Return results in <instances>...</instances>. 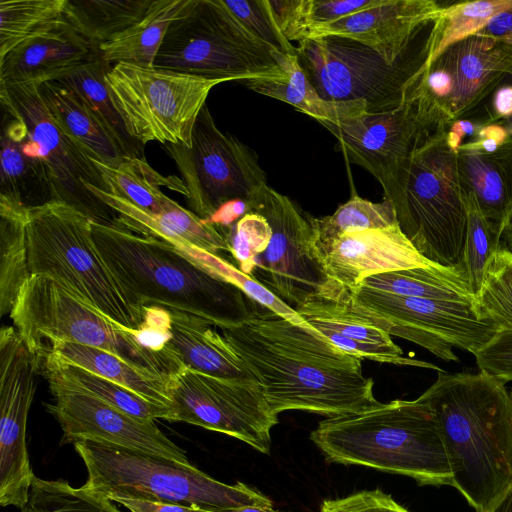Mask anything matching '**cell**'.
Wrapping results in <instances>:
<instances>
[{
	"label": "cell",
	"mask_w": 512,
	"mask_h": 512,
	"mask_svg": "<svg viewBox=\"0 0 512 512\" xmlns=\"http://www.w3.org/2000/svg\"><path fill=\"white\" fill-rule=\"evenodd\" d=\"M220 330L276 414L300 410L329 418L380 404L373 379L362 371V360L307 323H295L260 306L244 321Z\"/></svg>",
	"instance_id": "obj_1"
},
{
	"label": "cell",
	"mask_w": 512,
	"mask_h": 512,
	"mask_svg": "<svg viewBox=\"0 0 512 512\" xmlns=\"http://www.w3.org/2000/svg\"><path fill=\"white\" fill-rule=\"evenodd\" d=\"M432 408L455 487L476 512L512 487V402L505 383L485 373L438 372L420 395Z\"/></svg>",
	"instance_id": "obj_2"
},
{
	"label": "cell",
	"mask_w": 512,
	"mask_h": 512,
	"mask_svg": "<svg viewBox=\"0 0 512 512\" xmlns=\"http://www.w3.org/2000/svg\"><path fill=\"white\" fill-rule=\"evenodd\" d=\"M94 242L130 301L201 317L215 327L247 319L260 306L160 239L91 220Z\"/></svg>",
	"instance_id": "obj_3"
},
{
	"label": "cell",
	"mask_w": 512,
	"mask_h": 512,
	"mask_svg": "<svg viewBox=\"0 0 512 512\" xmlns=\"http://www.w3.org/2000/svg\"><path fill=\"white\" fill-rule=\"evenodd\" d=\"M309 438L327 463L408 476L421 486H452V470L436 416L421 396L326 418Z\"/></svg>",
	"instance_id": "obj_4"
},
{
	"label": "cell",
	"mask_w": 512,
	"mask_h": 512,
	"mask_svg": "<svg viewBox=\"0 0 512 512\" xmlns=\"http://www.w3.org/2000/svg\"><path fill=\"white\" fill-rule=\"evenodd\" d=\"M30 275L52 278L76 298L126 330L143 323L134 305L102 258L91 219L74 207L50 201L27 210Z\"/></svg>",
	"instance_id": "obj_5"
},
{
	"label": "cell",
	"mask_w": 512,
	"mask_h": 512,
	"mask_svg": "<svg viewBox=\"0 0 512 512\" xmlns=\"http://www.w3.org/2000/svg\"><path fill=\"white\" fill-rule=\"evenodd\" d=\"M456 151L447 127L430 132L413 152L389 202L400 230L420 255L462 270L467 207Z\"/></svg>",
	"instance_id": "obj_6"
},
{
	"label": "cell",
	"mask_w": 512,
	"mask_h": 512,
	"mask_svg": "<svg viewBox=\"0 0 512 512\" xmlns=\"http://www.w3.org/2000/svg\"><path fill=\"white\" fill-rule=\"evenodd\" d=\"M74 447L88 472L83 487L114 501L119 497L167 501L221 512L272 506L269 497L242 482L222 483L192 464L94 441Z\"/></svg>",
	"instance_id": "obj_7"
},
{
	"label": "cell",
	"mask_w": 512,
	"mask_h": 512,
	"mask_svg": "<svg viewBox=\"0 0 512 512\" xmlns=\"http://www.w3.org/2000/svg\"><path fill=\"white\" fill-rule=\"evenodd\" d=\"M10 318L37 361L51 343L64 341L105 350L167 382L186 367L173 346L164 352L146 349L132 330L111 322L46 276L30 275Z\"/></svg>",
	"instance_id": "obj_8"
},
{
	"label": "cell",
	"mask_w": 512,
	"mask_h": 512,
	"mask_svg": "<svg viewBox=\"0 0 512 512\" xmlns=\"http://www.w3.org/2000/svg\"><path fill=\"white\" fill-rule=\"evenodd\" d=\"M281 55L248 32L222 0H190L169 26L153 67L222 82L271 80L285 75Z\"/></svg>",
	"instance_id": "obj_9"
},
{
	"label": "cell",
	"mask_w": 512,
	"mask_h": 512,
	"mask_svg": "<svg viewBox=\"0 0 512 512\" xmlns=\"http://www.w3.org/2000/svg\"><path fill=\"white\" fill-rule=\"evenodd\" d=\"M427 41L428 36L420 48L414 47L395 63L356 41L336 36L303 40L296 46V55L323 99L361 100L368 113H383L406 100L427 61Z\"/></svg>",
	"instance_id": "obj_10"
},
{
	"label": "cell",
	"mask_w": 512,
	"mask_h": 512,
	"mask_svg": "<svg viewBox=\"0 0 512 512\" xmlns=\"http://www.w3.org/2000/svg\"><path fill=\"white\" fill-rule=\"evenodd\" d=\"M105 82L126 131L134 140L143 146L158 141L187 147L209 92L222 83L124 62L111 65Z\"/></svg>",
	"instance_id": "obj_11"
},
{
	"label": "cell",
	"mask_w": 512,
	"mask_h": 512,
	"mask_svg": "<svg viewBox=\"0 0 512 512\" xmlns=\"http://www.w3.org/2000/svg\"><path fill=\"white\" fill-rule=\"evenodd\" d=\"M39 83L0 84L2 107L22 124L21 144L28 156L46 169L53 201L64 202L92 221L118 227V217L85 186L108 191L92 158L51 116L40 93Z\"/></svg>",
	"instance_id": "obj_12"
},
{
	"label": "cell",
	"mask_w": 512,
	"mask_h": 512,
	"mask_svg": "<svg viewBox=\"0 0 512 512\" xmlns=\"http://www.w3.org/2000/svg\"><path fill=\"white\" fill-rule=\"evenodd\" d=\"M334 296L389 335L414 342L445 361H458L453 346L474 355L498 331L473 303L404 297L363 287L335 288Z\"/></svg>",
	"instance_id": "obj_13"
},
{
	"label": "cell",
	"mask_w": 512,
	"mask_h": 512,
	"mask_svg": "<svg viewBox=\"0 0 512 512\" xmlns=\"http://www.w3.org/2000/svg\"><path fill=\"white\" fill-rule=\"evenodd\" d=\"M512 73V44L472 35L425 64L409 96L432 129L465 117Z\"/></svg>",
	"instance_id": "obj_14"
},
{
	"label": "cell",
	"mask_w": 512,
	"mask_h": 512,
	"mask_svg": "<svg viewBox=\"0 0 512 512\" xmlns=\"http://www.w3.org/2000/svg\"><path fill=\"white\" fill-rule=\"evenodd\" d=\"M164 146L182 176L191 211L201 219L210 218L227 202H247L267 185L255 153L217 127L207 104L196 120L189 147Z\"/></svg>",
	"instance_id": "obj_15"
},
{
	"label": "cell",
	"mask_w": 512,
	"mask_h": 512,
	"mask_svg": "<svg viewBox=\"0 0 512 512\" xmlns=\"http://www.w3.org/2000/svg\"><path fill=\"white\" fill-rule=\"evenodd\" d=\"M171 422H186L232 436L270 454L278 414L259 383L220 379L185 367L168 382Z\"/></svg>",
	"instance_id": "obj_16"
},
{
	"label": "cell",
	"mask_w": 512,
	"mask_h": 512,
	"mask_svg": "<svg viewBox=\"0 0 512 512\" xmlns=\"http://www.w3.org/2000/svg\"><path fill=\"white\" fill-rule=\"evenodd\" d=\"M247 204L249 212L265 217L272 230L266 251L255 260L252 276L293 307L319 294L327 278L314 256L311 217L268 184Z\"/></svg>",
	"instance_id": "obj_17"
},
{
	"label": "cell",
	"mask_w": 512,
	"mask_h": 512,
	"mask_svg": "<svg viewBox=\"0 0 512 512\" xmlns=\"http://www.w3.org/2000/svg\"><path fill=\"white\" fill-rule=\"evenodd\" d=\"M321 124L336 137L350 163L363 167L377 179L388 201L394 197L413 152L433 131L410 96L391 111Z\"/></svg>",
	"instance_id": "obj_18"
},
{
	"label": "cell",
	"mask_w": 512,
	"mask_h": 512,
	"mask_svg": "<svg viewBox=\"0 0 512 512\" xmlns=\"http://www.w3.org/2000/svg\"><path fill=\"white\" fill-rule=\"evenodd\" d=\"M54 402L46 408L59 422L61 444L94 441L191 464L186 452L154 424L143 422L102 400L47 379Z\"/></svg>",
	"instance_id": "obj_19"
},
{
	"label": "cell",
	"mask_w": 512,
	"mask_h": 512,
	"mask_svg": "<svg viewBox=\"0 0 512 512\" xmlns=\"http://www.w3.org/2000/svg\"><path fill=\"white\" fill-rule=\"evenodd\" d=\"M313 252L327 282L346 291L374 275L433 264L420 255L398 224L346 234Z\"/></svg>",
	"instance_id": "obj_20"
},
{
	"label": "cell",
	"mask_w": 512,
	"mask_h": 512,
	"mask_svg": "<svg viewBox=\"0 0 512 512\" xmlns=\"http://www.w3.org/2000/svg\"><path fill=\"white\" fill-rule=\"evenodd\" d=\"M441 7L434 0H383L377 6L317 29L310 39H350L395 63L415 47L418 36L437 19Z\"/></svg>",
	"instance_id": "obj_21"
},
{
	"label": "cell",
	"mask_w": 512,
	"mask_h": 512,
	"mask_svg": "<svg viewBox=\"0 0 512 512\" xmlns=\"http://www.w3.org/2000/svg\"><path fill=\"white\" fill-rule=\"evenodd\" d=\"M293 308L307 324L351 356L441 371L433 364L405 357L391 335L352 311L338 296L315 294Z\"/></svg>",
	"instance_id": "obj_22"
},
{
	"label": "cell",
	"mask_w": 512,
	"mask_h": 512,
	"mask_svg": "<svg viewBox=\"0 0 512 512\" xmlns=\"http://www.w3.org/2000/svg\"><path fill=\"white\" fill-rule=\"evenodd\" d=\"M96 51V47L67 23L25 41L0 59V84H42L59 79Z\"/></svg>",
	"instance_id": "obj_23"
},
{
	"label": "cell",
	"mask_w": 512,
	"mask_h": 512,
	"mask_svg": "<svg viewBox=\"0 0 512 512\" xmlns=\"http://www.w3.org/2000/svg\"><path fill=\"white\" fill-rule=\"evenodd\" d=\"M85 186L116 213L119 228L167 243H185L213 254L231 253L226 237L217 227L178 203L162 213L152 214L105 190L90 184Z\"/></svg>",
	"instance_id": "obj_24"
},
{
	"label": "cell",
	"mask_w": 512,
	"mask_h": 512,
	"mask_svg": "<svg viewBox=\"0 0 512 512\" xmlns=\"http://www.w3.org/2000/svg\"><path fill=\"white\" fill-rule=\"evenodd\" d=\"M456 164L462 191L475 197L484 217L501 235L512 215V138L493 152L460 145Z\"/></svg>",
	"instance_id": "obj_25"
},
{
	"label": "cell",
	"mask_w": 512,
	"mask_h": 512,
	"mask_svg": "<svg viewBox=\"0 0 512 512\" xmlns=\"http://www.w3.org/2000/svg\"><path fill=\"white\" fill-rule=\"evenodd\" d=\"M170 313V342L187 368L220 379L258 383L214 325L185 312Z\"/></svg>",
	"instance_id": "obj_26"
},
{
	"label": "cell",
	"mask_w": 512,
	"mask_h": 512,
	"mask_svg": "<svg viewBox=\"0 0 512 512\" xmlns=\"http://www.w3.org/2000/svg\"><path fill=\"white\" fill-rule=\"evenodd\" d=\"M40 93L56 124L91 158L116 165L127 156L85 100L68 84L50 80L40 85Z\"/></svg>",
	"instance_id": "obj_27"
},
{
	"label": "cell",
	"mask_w": 512,
	"mask_h": 512,
	"mask_svg": "<svg viewBox=\"0 0 512 512\" xmlns=\"http://www.w3.org/2000/svg\"><path fill=\"white\" fill-rule=\"evenodd\" d=\"M285 75L279 79H253L242 82L248 89L283 101L320 123L338 124L367 112L365 101L335 102L323 99L307 78L297 55L282 54Z\"/></svg>",
	"instance_id": "obj_28"
},
{
	"label": "cell",
	"mask_w": 512,
	"mask_h": 512,
	"mask_svg": "<svg viewBox=\"0 0 512 512\" xmlns=\"http://www.w3.org/2000/svg\"><path fill=\"white\" fill-rule=\"evenodd\" d=\"M1 131L0 197L27 208L53 201L44 164L25 154L22 149L21 122L8 111L4 112Z\"/></svg>",
	"instance_id": "obj_29"
},
{
	"label": "cell",
	"mask_w": 512,
	"mask_h": 512,
	"mask_svg": "<svg viewBox=\"0 0 512 512\" xmlns=\"http://www.w3.org/2000/svg\"><path fill=\"white\" fill-rule=\"evenodd\" d=\"M73 364L130 389L141 397L171 408L168 382L144 372L105 350L82 344L56 341L39 356Z\"/></svg>",
	"instance_id": "obj_30"
},
{
	"label": "cell",
	"mask_w": 512,
	"mask_h": 512,
	"mask_svg": "<svg viewBox=\"0 0 512 512\" xmlns=\"http://www.w3.org/2000/svg\"><path fill=\"white\" fill-rule=\"evenodd\" d=\"M190 0H153L144 17L97 47L108 64L119 62L153 67L171 23L187 8Z\"/></svg>",
	"instance_id": "obj_31"
},
{
	"label": "cell",
	"mask_w": 512,
	"mask_h": 512,
	"mask_svg": "<svg viewBox=\"0 0 512 512\" xmlns=\"http://www.w3.org/2000/svg\"><path fill=\"white\" fill-rule=\"evenodd\" d=\"M92 161L107 186V192L148 213L159 214L177 204L162 192L161 187L188 196L182 179L162 176L145 159L126 156L116 165L93 158Z\"/></svg>",
	"instance_id": "obj_32"
},
{
	"label": "cell",
	"mask_w": 512,
	"mask_h": 512,
	"mask_svg": "<svg viewBox=\"0 0 512 512\" xmlns=\"http://www.w3.org/2000/svg\"><path fill=\"white\" fill-rule=\"evenodd\" d=\"M358 287L404 297L476 302L462 270L434 263L374 275Z\"/></svg>",
	"instance_id": "obj_33"
},
{
	"label": "cell",
	"mask_w": 512,
	"mask_h": 512,
	"mask_svg": "<svg viewBox=\"0 0 512 512\" xmlns=\"http://www.w3.org/2000/svg\"><path fill=\"white\" fill-rule=\"evenodd\" d=\"M47 379H54L66 386L82 391L125 412L143 422L165 419L170 421L169 406L151 402L130 389L98 376L73 364L58 361L49 356L40 360L39 367Z\"/></svg>",
	"instance_id": "obj_34"
},
{
	"label": "cell",
	"mask_w": 512,
	"mask_h": 512,
	"mask_svg": "<svg viewBox=\"0 0 512 512\" xmlns=\"http://www.w3.org/2000/svg\"><path fill=\"white\" fill-rule=\"evenodd\" d=\"M27 210L0 197V315L10 314L30 277L27 250Z\"/></svg>",
	"instance_id": "obj_35"
},
{
	"label": "cell",
	"mask_w": 512,
	"mask_h": 512,
	"mask_svg": "<svg viewBox=\"0 0 512 512\" xmlns=\"http://www.w3.org/2000/svg\"><path fill=\"white\" fill-rule=\"evenodd\" d=\"M110 67L111 65L101 58L97 49L91 58L68 71L59 80L68 84L85 100L96 118L118 142L127 156L145 159L144 146L127 133L112 103L105 82V74Z\"/></svg>",
	"instance_id": "obj_36"
},
{
	"label": "cell",
	"mask_w": 512,
	"mask_h": 512,
	"mask_svg": "<svg viewBox=\"0 0 512 512\" xmlns=\"http://www.w3.org/2000/svg\"><path fill=\"white\" fill-rule=\"evenodd\" d=\"M153 0H67L70 25L94 47L141 20Z\"/></svg>",
	"instance_id": "obj_37"
},
{
	"label": "cell",
	"mask_w": 512,
	"mask_h": 512,
	"mask_svg": "<svg viewBox=\"0 0 512 512\" xmlns=\"http://www.w3.org/2000/svg\"><path fill=\"white\" fill-rule=\"evenodd\" d=\"M67 0H1L0 59L20 44L67 23Z\"/></svg>",
	"instance_id": "obj_38"
},
{
	"label": "cell",
	"mask_w": 512,
	"mask_h": 512,
	"mask_svg": "<svg viewBox=\"0 0 512 512\" xmlns=\"http://www.w3.org/2000/svg\"><path fill=\"white\" fill-rule=\"evenodd\" d=\"M510 7L512 0L461 1L442 6L429 31L425 64L451 44L477 34L491 18Z\"/></svg>",
	"instance_id": "obj_39"
},
{
	"label": "cell",
	"mask_w": 512,
	"mask_h": 512,
	"mask_svg": "<svg viewBox=\"0 0 512 512\" xmlns=\"http://www.w3.org/2000/svg\"><path fill=\"white\" fill-rule=\"evenodd\" d=\"M311 224L314 231L313 248H318L346 234L386 228L398 223L388 200L374 203L353 193L332 215L311 217Z\"/></svg>",
	"instance_id": "obj_40"
},
{
	"label": "cell",
	"mask_w": 512,
	"mask_h": 512,
	"mask_svg": "<svg viewBox=\"0 0 512 512\" xmlns=\"http://www.w3.org/2000/svg\"><path fill=\"white\" fill-rule=\"evenodd\" d=\"M170 244L213 276L240 289L250 300L259 306L295 323H306L292 306L285 303L253 276L242 272L218 254H213L185 243L175 242Z\"/></svg>",
	"instance_id": "obj_41"
},
{
	"label": "cell",
	"mask_w": 512,
	"mask_h": 512,
	"mask_svg": "<svg viewBox=\"0 0 512 512\" xmlns=\"http://www.w3.org/2000/svg\"><path fill=\"white\" fill-rule=\"evenodd\" d=\"M463 194L467 207V235L462 270L476 299L500 248L501 235L484 217L475 197L471 193Z\"/></svg>",
	"instance_id": "obj_42"
},
{
	"label": "cell",
	"mask_w": 512,
	"mask_h": 512,
	"mask_svg": "<svg viewBox=\"0 0 512 512\" xmlns=\"http://www.w3.org/2000/svg\"><path fill=\"white\" fill-rule=\"evenodd\" d=\"M21 512H121L104 495L72 487L67 481L34 477L29 501Z\"/></svg>",
	"instance_id": "obj_43"
},
{
	"label": "cell",
	"mask_w": 512,
	"mask_h": 512,
	"mask_svg": "<svg viewBox=\"0 0 512 512\" xmlns=\"http://www.w3.org/2000/svg\"><path fill=\"white\" fill-rule=\"evenodd\" d=\"M477 311L498 330L512 331V255L501 246L476 297Z\"/></svg>",
	"instance_id": "obj_44"
},
{
	"label": "cell",
	"mask_w": 512,
	"mask_h": 512,
	"mask_svg": "<svg viewBox=\"0 0 512 512\" xmlns=\"http://www.w3.org/2000/svg\"><path fill=\"white\" fill-rule=\"evenodd\" d=\"M219 230L226 237L239 269L252 276L255 260L266 251L272 236L266 218L248 212L233 225Z\"/></svg>",
	"instance_id": "obj_45"
},
{
	"label": "cell",
	"mask_w": 512,
	"mask_h": 512,
	"mask_svg": "<svg viewBox=\"0 0 512 512\" xmlns=\"http://www.w3.org/2000/svg\"><path fill=\"white\" fill-rule=\"evenodd\" d=\"M242 26L275 52L296 55V46L282 34L268 0H222Z\"/></svg>",
	"instance_id": "obj_46"
},
{
	"label": "cell",
	"mask_w": 512,
	"mask_h": 512,
	"mask_svg": "<svg viewBox=\"0 0 512 512\" xmlns=\"http://www.w3.org/2000/svg\"><path fill=\"white\" fill-rule=\"evenodd\" d=\"M383 0H304V13L308 27V38L330 23L374 7Z\"/></svg>",
	"instance_id": "obj_47"
},
{
	"label": "cell",
	"mask_w": 512,
	"mask_h": 512,
	"mask_svg": "<svg viewBox=\"0 0 512 512\" xmlns=\"http://www.w3.org/2000/svg\"><path fill=\"white\" fill-rule=\"evenodd\" d=\"M477 366L502 382H512V331L498 330L475 354Z\"/></svg>",
	"instance_id": "obj_48"
},
{
	"label": "cell",
	"mask_w": 512,
	"mask_h": 512,
	"mask_svg": "<svg viewBox=\"0 0 512 512\" xmlns=\"http://www.w3.org/2000/svg\"><path fill=\"white\" fill-rule=\"evenodd\" d=\"M319 512H410L380 489L324 500Z\"/></svg>",
	"instance_id": "obj_49"
},
{
	"label": "cell",
	"mask_w": 512,
	"mask_h": 512,
	"mask_svg": "<svg viewBox=\"0 0 512 512\" xmlns=\"http://www.w3.org/2000/svg\"><path fill=\"white\" fill-rule=\"evenodd\" d=\"M143 323L132 330L138 343L154 352H164L172 348L170 310L157 305L143 307Z\"/></svg>",
	"instance_id": "obj_50"
},
{
	"label": "cell",
	"mask_w": 512,
	"mask_h": 512,
	"mask_svg": "<svg viewBox=\"0 0 512 512\" xmlns=\"http://www.w3.org/2000/svg\"><path fill=\"white\" fill-rule=\"evenodd\" d=\"M273 18L286 39L297 43L308 38L304 0H268Z\"/></svg>",
	"instance_id": "obj_51"
},
{
	"label": "cell",
	"mask_w": 512,
	"mask_h": 512,
	"mask_svg": "<svg viewBox=\"0 0 512 512\" xmlns=\"http://www.w3.org/2000/svg\"><path fill=\"white\" fill-rule=\"evenodd\" d=\"M114 501L131 512H205L196 506L167 501L129 497H119L114 499Z\"/></svg>",
	"instance_id": "obj_52"
},
{
	"label": "cell",
	"mask_w": 512,
	"mask_h": 512,
	"mask_svg": "<svg viewBox=\"0 0 512 512\" xmlns=\"http://www.w3.org/2000/svg\"><path fill=\"white\" fill-rule=\"evenodd\" d=\"M249 212L246 201L234 200L222 205L210 218L205 221L218 229L227 228L236 223Z\"/></svg>",
	"instance_id": "obj_53"
},
{
	"label": "cell",
	"mask_w": 512,
	"mask_h": 512,
	"mask_svg": "<svg viewBox=\"0 0 512 512\" xmlns=\"http://www.w3.org/2000/svg\"><path fill=\"white\" fill-rule=\"evenodd\" d=\"M505 41L512 36V7L498 13L476 34Z\"/></svg>",
	"instance_id": "obj_54"
},
{
	"label": "cell",
	"mask_w": 512,
	"mask_h": 512,
	"mask_svg": "<svg viewBox=\"0 0 512 512\" xmlns=\"http://www.w3.org/2000/svg\"><path fill=\"white\" fill-rule=\"evenodd\" d=\"M512 115V84L495 89L492 98V111L488 116L489 123L498 122Z\"/></svg>",
	"instance_id": "obj_55"
},
{
	"label": "cell",
	"mask_w": 512,
	"mask_h": 512,
	"mask_svg": "<svg viewBox=\"0 0 512 512\" xmlns=\"http://www.w3.org/2000/svg\"><path fill=\"white\" fill-rule=\"evenodd\" d=\"M484 512H512V487Z\"/></svg>",
	"instance_id": "obj_56"
},
{
	"label": "cell",
	"mask_w": 512,
	"mask_h": 512,
	"mask_svg": "<svg viewBox=\"0 0 512 512\" xmlns=\"http://www.w3.org/2000/svg\"><path fill=\"white\" fill-rule=\"evenodd\" d=\"M500 246L512 255V215L502 229Z\"/></svg>",
	"instance_id": "obj_57"
},
{
	"label": "cell",
	"mask_w": 512,
	"mask_h": 512,
	"mask_svg": "<svg viewBox=\"0 0 512 512\" xmlns=\"http://www.w3.org/2000/svg\"><path fill=\"white\" fill-rule=\"evenodd\" d=\"M221 512H289V511H278L272 508V506H243L233 509H228Z\"/></svg>",
	"instance_id": "obj_58"
},
{
	"label": "cell",
	"mask_w": 512,
	"mask_h": 512,
	"mask_svg": "<svg viewBox=\"0 0 512 512\" xmlns=\"http://www.w3.org/2000/svg\"><path fill=\"white\" fill-rule=\"evenodd\" d=\"M497 123L500 124L506 130L508 136L512 138V115L499 120Z\"/></svg>",
	"instance_id": "obj_59"
},
{
	"label": "cell",
	"mask_w": 512,
	"mask_h": 512,
	"mask_svg": "<svg viewBox=\"0 0 512 512\" xmlns=\"http://www.w3.org/2000/svg\"><path fill=\"white\" fill-rule=\"evenodd\" d=\"M511 402H512V389L509 391Z\"/></svg>",
	"instance_id": "obj_60"
},
{
	"label": "cell",
	"mask_w": 512,
	"mask_h": 512,
	"mask_svg": "<svg viewBox=\"0 0 512 512\" xmlns=\"http://www.w3.org/2000/svg\"><path fill=\"white\" fill-rule=\"evenodd\" d=\"M508 77H510V79H511V81H512V73H511Z\"/></svg>",
	"instance_id": "obj_61"
}]
</instances>
